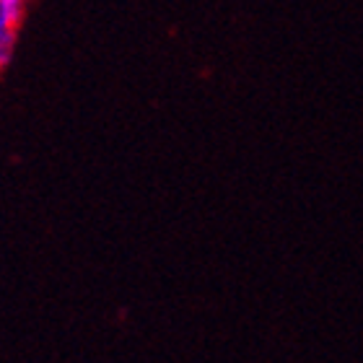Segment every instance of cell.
<instances>
[{
    "label": "cell",
    "mask_w": 363,
    "mask_h": 363,
    "mask_svg": "<svg viewBox=\"0 0 363 363\" xmlns=\"http://www.w3.org/2000/svg\"><path fill=\"white\" fill-rule=\"evenodd\" d=\"M23 11H26V6L16 3V0H0V42L13 45L18 26L23 21Z\"/></svg>",
    "instance_id": "cell-1"
},
{
    "label": "cell",
    "mask_w": 363,
    "mask_h": 363,
    "mask_svg": "<svg viewBox=\"0 0 363 363\" xmlns=\"http://www.w3.org/2000/svg\"><path fill=\"white\" fill-rule=\"evenodd\" d=\"M11 52H13V45H8V42H0V76H3V70H6L8 60H11Z\"/></svg>",
    "instance_id": "cell-2"
},
{
    "label": "cell",
    "mask_w": 363,
    "mask_h": 363,
    "mask_svg": "<svg viewBox=\"0 0 363 363\" xmlns=\"http://www.w3.org/2000/svg\"><path fill=\"white\" fill-rule=\"evenodd\" d=\"M16 3H21V6H26V3H29V0H16Z\"/></svg>",
    "instance_id": "cell-3"
}]
</instances>
